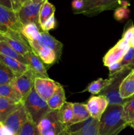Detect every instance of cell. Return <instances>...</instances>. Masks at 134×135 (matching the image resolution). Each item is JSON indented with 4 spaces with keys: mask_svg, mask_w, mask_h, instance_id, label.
Here are the masks:
<instances>
[{
    "mask_svg": "<svg viewBox=\"0 0 134 135\" xmlns=\"http://www.w3.org/2000/svg\"><path fill=\"white\" fill-rule=\"evenodd\" d=\"M44 1L34 3L30 1L22 6L17 13L23 26L29 23H35L40 27L39 24V11Z\"/></svg>",
    "mask_w": 134,
    "mask_h": 135,
    "instance_id": "obj_8",
    "label": "cell"
},
{
    "mask_svg": "<svg viewBox=\"0 0 134 135\" xmlns=\"http://www.w3.org/2000/svg\"><path fill=\"white\" fill-rule=\"evenodd\" d=\"M56 20L55 16L53 15L49 18L47 20L43 25L41 26V29L43 32H48L49 30L54 29L56 27Z\"/></svg>",
    "mask_w": 134,
    "mask_h": 135,
    "instance_id": "obj_36",
    "label": "cell"
},
{
    "mask_svg": "<svg viewBox=\"0 0 134 135\" xmlns=\"http://www.w3.org/2000/svg\"><path fill=\"white\" fill-rule=\"evenodd\" d=\"M36 77L35 73L30 68L26 72L17 76L11 84L21 95L23 100L34 87Z\"/></svg>",
    "mask_w": 134,
    "mask_h": 135,
    "instance_id": "obj_10",
    "label": "cell"
},
{
    "mask_svg": "<svg viewBox=\"0 0 134 135\" xmlns=\"http://www.w3.org/2000/svg\"><path fill=\"white\" fill-rule=\"evenodd\" d=\"M22 104L0 96V122H3Z\"/></svg>",
    "mask_w": 134,
    "mask_h": 135,
    "instance_id": "obj_20",
    "label": "cell"
},
{
    "mask_svg": "<svg viewBox=\"0 0 134 135\" xmlns=\"http://www.w3.org/2000/svg\"><path fill=\"white\" fill-rule=\"evenodd\" d=\"M18 75H20L14 73L7 66L0 62V85L12 84Z\"/></svg>",
    "mask_w": 134,
    "mask_h": 135,
    "instance_id": "obj_27",
    "label": "cell"
},
{
    "mask_svg": "<svg viewBox=\"0 0 134 135\" xmlns=\"http://www.w3.org/2000/svg\"><path fill=\"white\" fill-rule=\"evenodd\" d=\"M0 62L7 66L9 68L13 70L14 73L18 75H21V74L24 73L30 69L28 65L21 63L17 59L5 56L1 54H0Z\"/></svg>",
    "mask_w": 134,
    "mask_h": 135,
    "instance_id": "obj_22",
    "label": "cell"
},
{
    "mask_svg": "<svg viewBox=\"0 0 134 135\" xmlns=\"http://www.w3.org/2000/svg\"><path fill=\"white\" fill-rule=\"evenodd\" d=\"M60 84L49 78L36 77L34 82V89L38 94L47 102Z\"/></svg>",
    "mask_w": 134,
    "mask_h": 135,
    "instance_id": "obj_12",
    "label": "cell"
},
{
    "mask_svg": "<svg viewBox=\"0 0 134 135\" xmlns=\"http://www.w3.org/2000/svg\"><path fill=\"white\" fill-rule=\"evenodd\" d=\"M39 28L40 27L36 24L29 23L23 26L21 33L27 40L36 41L40 35Z\"/></svg>",
    "mask_w": 134,
    "mask_h": 135,
    "instance_id": "obj_28",
    "label": "cell"
},
{
    "mask_svg": "<svg viewBox=\"0 0 134 135\" xmlns=\"http://www.w3.org/2000/svg\"><path fill=\"white\" fill-rule=\"evenodd\" d=\"M108 67H109V73H109V77H112V76H115L116 75L120 73H121L122 71H123V70L126 69H130L129 68V67H122L120 62L110 65Z\"/></svg>",
    "mask_w": 134,
    "mask_h": 135,
    "instance_id": "obj_35",
    "label": "cell"
},
{
    "mask_svg": "<svg viewBox=\"0 0 134 135\" xmlns=\"http://www.w3.org/2000/svg\"><path fill=\"white\" fill-rule=\"evenodd\" d=\"M0 135H14L3 123L0 122Z\"/></svg>",
    "mask_w": 134,
    "mask_h": 135,
    "instance_id": "obj_39",
    "label": "cell"
},
{
    "mask_svg": "<svg viewBox=\"0 0 134 135\" xmlns=\"http://www.w3.org/2000/svg\"><path fill=\"white\" fill-rule=\"evenodd\" d=\"M122 39L127 42L130 47L134 48V26H130L124 32Z\"/></svg>",
    "mask_w": 134,
    "mask_h": 135,
    "instance_id": "obj_33",
    "label": "cell"
},
{
    "mask_svg": "<svg viewBox=\"0 0 134 135\" xmlns=\"http://www.w3.org/2000/svg\"><path fill=\"white\" fill-rule=\"evenodd\" d=\"M119 93L120 97L123 100L130 98L134 95V75L132 70L121 83Z\"/></svg>",
    "mask_w": 134,
    "mask_h": 135,
    "instance_id": "obj_18",
    "label": "cell"
},
{
    "mask_svg": "<svg viewBox=\"0 0 134 135\" xmlns=\"http://www.w3.org/2000/svg\"><path fill=\"white\" fill-rule=\"evenodd\" d=\"M122 117L128 126L134 119V95L127 99L123 104Z\"/></svg>",
    "mask_w": 134,
    "mask_h": 135,
    "instance_id": "obj_30",
    "label": "cell"
},
{
    "mask_svg": "<svg viewBox=\"0 0 134 135\" xmlns=\"http://www.w3.org/2000/svg\"><path fill=\"white\" fill-rule=\"evenodd\" d=\"M132 72H133V75H134V69L132 70Z\"/></svg>",
    "mask_w": 134,
    "mask_h": 135,
    "instance_id": "obj_44",
    "label": "cell"
},
{
    "mask_svg": "<svg viewBox=\"0 0 134 135\" xmlns=\"http://www.w3.org/2000/svg\"><path fill=\"white\" fill-rule=\"evenodd\" d=\"M0 96L18 103H22L23 99L11 84L0 85Z\"/></svg>",
    "mask_w": 134,
    "mask_h": 135,
    "instance_id": "obj_23",
    "label": "cell"
},
{
    "mask_svg": "<svg viewBox=\"0 0 134 135\" xmlns=\"http://www.w3.org/2000/svg\"><path fill=\"white\" fill-rule=\"evenodd\" d=\"M130 47L127 42L121 39L103 57L104 65L109 67L112 64L121 62Z\"/></svg>",
    "mask_w": 134,
    "mask_h": 135,
    "instance_id": "obj_13",
    "label": "cell"
},
{
    "mask_svg": "<svg viewBox=\"0 0 134 135\" xmlns=\"http://www.w3.org/2000/svg\"><path fill=\"white\" fill-rule=\"evenodd\" d=\"M32 50L40 58L43 64L49 66L52 65L57 61V57L55 51L51 48L43 47L38 45L35 41L28 40Z\"/></svg>",
    "mask_w": 134,
    "mask_h": 135,
    "instance_id": "obj_15",
    "label": "cell"
},
{
    "mask_svg": "<svg viewBox=\"0 0 134 135\" xmlns=\"http://www.w3.org/2000/svg\"><path fill=\"white\" fill-rule=\"evenodd\" d=\"M30 1L31 0H11L13 10L15 12H18L22 6Z\"/></svg>",
    "mask_w": 134,
    "mask_h": 135,
    "instance_id": "obj_38",
    "label": "cell"
},
{
    "mask_svg": "<svg viewBox=\"0 0 134 135\" xmlns=\"http://www.w3.org/2000/svg\"><path fill=\"white\" fill-rule=\"evenodd\" d=\"M123 105H109L99 122V135H117L127 127L122 117Z\"/></svg>",
    "mask_w": 134,
    "mask_h": 135,
    "instance_id": "obj_1",
    "label": "cell"
},
{
    "mask_svg": "<svg viewBox=\"0 0 134 135\" xmlns=\"http://www.w3.org/2000/svg\"><path fill=\"white\" fill-rule=\"evenodd\" d=\"M73 116V103L66 102L62 108L59 110V121L66 128L72 121Z\"/></svg>",
    "mask_w": 134,
    "mask_h": 135,
    "instance_id": "obj_25",
    "label": "cell"
},
{
    "mask_svg": "<svg viewBox=\"0 0 134 135\" xmlns=\"http://www.w3.org/2000/svg\"><path fill=\"white\" fill-rule=\"evenodd\" d=\"M35 42L39 46L51 48L55 51L57 59L60 58L62 54L63 44L61 42L55 39L53 36L50 35L48 32H41L39 38Z\"/></svg>",
    "mask_w": 134,
    "mask_h": 135,
    "instance_id": "obj_17",
    "label": "cell"
},
{
    "mask_svg": "<svg viewBox=\"0 0 134 135\" xmlns=\"http://www.w3.org/2000/svg\"><path fill=\"white\" fill-rule=\"evenodd\" d=\"M129 126L131 127H132L133 129H134V119L133 120V121H131V123H130V125H129Z\"/></svg>",
    "mask_w": 134,
    "mask_h": 135,
    "instance_id": "obj_42",
    "label": "cell"
},
{
    "mask_svg": "<svg viewBox=\"0 0 134 135\" xmlns=\"http://www.w3.org/2000/svg\"><path fill=\"white\" fill-rule=\"evenodd\" d=\"M28 117L38 125L42 119L51 111L46 101L35 92L34 87L22 102Z\"/></svg>",
    "mask_w": 134,
    "mask_h": 135,
    "instance_id": "obj_2",
    "label": "cell"
},
{
    "mask_svg": "<svg viewBox=\"0 0 134 135\" xmlns=\"http://www.w3.org/2000/svg\"><path fill=\"white\" fill-rule=\"evenodd\" d=\"M0 54L5 55V56L17 59L18 61L22 63L28 65L24 57L21 55L20 54H18L7 42H5L3 40H0Z\"/></svg>",
    "mask_w": 134,
    "mask_h": 135,
    "instance_id": "obj_26",
    "label": "cell"
},
{
    "mask_svg": "<svg viewBox=\"0 0 134 135\" xmlns=\"http://www.w3.org/2000/svg\"><path fill=\"white\" fill-rule=\"evenodd\" d=\"M130 68H131L132 70L134 69V54H133V57L132 61H131V64H130Z\"/></svg>",
    "mask_w": 134,
    "mask_h": 135,
    "instance_id": "obj_41",
    "label": "cell"
},
{
    "mask_svg": "<svg viewBox=\"0 0 134 135\" xmlns=\"http://www.w3.org/2000/svg\"><path fill=\"white\" fill-rule=\"evenodd\" d=\"M99 120L90 117L66 128L65 135H99Z\"/></svg>",
    "mask_w": 134,
    "mask_h": 135,
    "instance_id": "obj_9",
    "label": "cell"
},
{
    "mask_svg": "<svg viewBox=\"0 0 134 135\" xmlns=\"http://www.w3.org/2000/svg\"><path fill=\"white\" fill-rule=\"evenodd\" d=\"M73 112L74 116L72 121L70 123L68 127L74 124L78 123L85 121L91 117L87 109L86 104L81 103H73Z\"/></svg>",
    "mask_w": 134,
    "mask_h": 135,
    "instance_id": "obj_21",
    "label": "cell"
},
{
    "mask_svg": "<svg viewBox=\"0 0 134 135\" xmlns=\"http://www.w3.org/2000/svg\"><path fill=\"white\" fill-rule=\"evenodd\" d=\"M49 109L52 111L59 110L66 102L65 92L63 86L60 84L53 94L47 102Z\"/></svg>",
    "mask_w": 134,
    "mask_h": 135,
    "instance_id": "obj_19",
    "label": "cell"
},
{
    "mask_svg": "<svg viewBox=\"0 0 134 135\" xmlns=\"http://www.w3.org/2000/svg\"><path fill=\"white\" fill-rule=\"evenodd\" d=\"M24 57L27 61L30 68L35 73L37 77L49 78L44 64L32 50L29 51Z\"/></svg>",
    "mask_w": 134,
    "mask_h": 135,
    "instance_id": "obj_16",
    "label": "cell"
},
{
    "mask_svg": "<svg viewBox=\"0 0 134 135\" xmlns=\"http://www.w3.org/2000/svg\"><path fill=\"white\" fill-rule=\"evenodd\" d=\"M17 135H39V133L36 124L28 118L23 124Z\"/></svg>",
    "mask_w": 134,
    "mask_h": 135,
    "instance_id": "obj_31",
    "label": "cell"
},
{
    "mask_svg": "<svg viewBox=\"0 0 134 135\" xmlns=\"http://www.w3.org/2000/svg\"><path fill=\"white\" fill-rule=\"evenodd\" d=\"M85 5L80 14L93 17L105 11L116 9L120 7H127L130 0H84Z\"/></svg>",
    "mask_w": 134,
    "mask_h": 135,
    "instance_id": "obj_3",
    "label": "cell"
},
{
    "mask_svg": "<svg viewBox=\"0 0 134 135\" xmlns=\"http://www.w3.org/2000/svg\"><path fill=\"white\" fill-rule=\"evenodd\" d=\"M86 106L91 117L99 120L109 106V102L102 95L93 96L88 100Z\"/></svg>",
    "mask_w": 134,
    "mask_h": 135,
    "instance_id": "obj_14",
    "label": "cell"
},
{
    "mask_svg": "<svg viewBox=\"0 0 134 135\" xmlns=\"http://www.w3.org/2000/svg\"><path fill=\"white\" fill-rule=\"evenodd\" d=\"M32 2L34 3H38V2H42V1H44L45 0H31Z\"/></svg>",
    "mask_w": 134,
    "mask_h": 135,
    "instance_id": "obj_43",
    "label": "cell"
},
{
    "mask_svg": "<svg viewBox=\"0 0 134 135\" xmlns=\"http://www.w3.org/2000/svg\"><path fill=\"white\" fill-rule=\"evenodd\" d=\"M0 5L7 8V9L13 10L11 0H0Z\"/></svg>",
    "mask_w": 134,
    "mask_h": 135,
    "instance_id": "obj_40",
    "label": "cell"
},
{
    "mask_svg": "<svg viewBox=\"0 0 134 135\" xmlns=\"http://www.w3.org/2000/svg\"><path fill=\"white\" fill-rule=\"evenodd\" d=\"M39 135H65L66 127L59 119V110H51L37 125Z\"/></svg>",
    "mask_w": 134,
    "mask_h": 135,
    "instance_id": "obj_4",
    "label": "cell"
},
{
    "mask_svg": "<svg viewBox=\"0 0 134 135\" xmlns=\"http://www.w3.org/2000/svg\"><path fill=\"white\" fill-rule=\"evenodd\" d=\"M28 119L23 104H21L16 110L11 113L3 122V123L14 135L18 134L23 124Z\"/></svg>",
    "mask_w": 134,
    "mask_h": 135,
    "instance_id": "obj_11",
    "label": "cell"
},
{
    "mask_svg": "<svg viewBox=\"0 0 134 135\" xmlns=\"http://www.w3.org/2000/svg\"><path fill=\"white\" fill-rule=\"evenodd\" d=\"M84 0H73L72 1V7L75 14H80L84 8Z\"/></svg>",
    "mask_w": 134,
    "mask_h": 135,
    "instance_id": "obj_37",
    "label": "cell"
},
{
    "mask_svg": "<svg viewBox=\"0 0 134 135\" xmlns=\"http://www.w3.org/2000/svg\"><path fill=\"white\" fill-rule=\"evenodd\" d=\"M113 80H114V76L109 77V79H102V78H99L97 80L90 83L86 89L84 90V92L88 91L91 94H98L106 87L109 86L113 81Z\"/></svg>",
    "mask_w": 134,
    "mask_h": 135,
    "instance_id": "obj_24",
    "label": "cell"
},
{
    "mask_svg": "<svg viewBox=\"0 0 134 135\" xmlns=\"http://www.w3.org/2000/svg\"><path fill=\"white\" fill-rule=\"evenodd\" d=\"M133 54H134V48L130 47V49L128 50V51H127V53H126V54H125L124 56H123L122 60L121 61L120 63L121 65H122V67H129V68H130V64H131V61H132L133 57Z\"/></svg>",
    "mask_w": 134,
    "mask_h": 135,
    "instance_id": "obj_34",
    "label": "cell"
},
{
    "mask_svg": "<svg viewBox=\"0 0 134 135\" xmlns=\"http://www.w3.org/2000/svg\"><path fill=\"white\" fill-rule=\"evenodd\" d=\"M130 13V11L128 8L125 7H120L115 9L114 17L116 21H122L128 18Z\"/></svg>",
    "mask_w": 134,
    "mask_h": 135,
    "instance_id": "obj_32",
    "label": "cell"
},
{
    "mask_svg": "<svg viewBox=\"0 0 134 135\" xmlns=\"http://www.w3.org/2000/svg\"><path fill=\"white\" fill-rule=\"evenodd\" d=\"M23 25L21 24L17 12L0 5V33L11 30L21 33Z\"/></svg>",
    "mask_w": 134,
    "mask_h": 135,
    "instance_id": "obj_7",
    "label": "cell"
},
{
    "mask_svg": "<svg viewBox=\"0 0 134 135\" xmlns=\"http://www.w3.org/2000/svg\"><path fill=\"white\" fill-rule=\"evenodd\" d=\"M131 71L130 69H126L120 73L114 76V80L111 84L106 87L101 92L100 95L105 96L109 102V105H123L126 101L120 96L119 88L123 79Z\"/></svg>",
    "mask_w": 134,
    "mask_h": 135,
    "instance_id": "obj_5",
    "label": "cell"
},
{
    "mask_svg": "<svg viewBox=\"0 0 134 135\" xmlns=\"http://www.w3.org/2000/svg\"><path fill=\"white\" fill-rule=\"evenodd\" d=\"M0 40L5 41L18 54L24 56L32 50L26 38L22 34L11 30L0 33Z\"/></svg>",
    "mask_w": 134,
    "mask_h": 135,
    "instance_id": "obj_6",
    "label": "cell"
},
{
    "mask_svg": "<svg viewBox=\"0 0 134 135\" xmlns=\"http://www.w3.org/2000/svg\"><path fill=\"white\" fill-rule=\"evenodd\" d=\"M55 11V7L53 4L49 3L48 0H45L43 2L39 15V26H42L48 18L54 15Z\"/></svg>",
    "mask_w": 134,
    "mask_h": 135,
    "instance_id": "obj_29",
    "label": "cell"
}]
</instances>
